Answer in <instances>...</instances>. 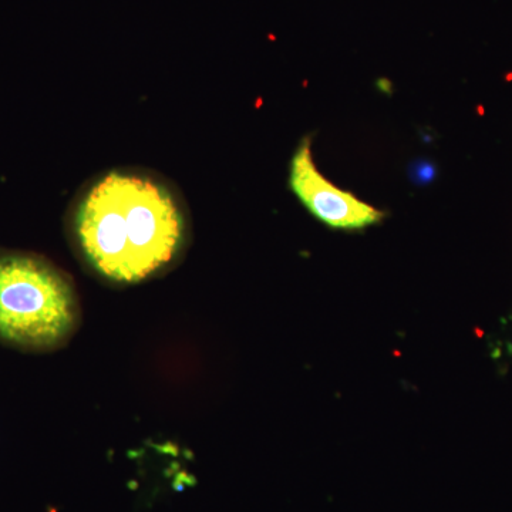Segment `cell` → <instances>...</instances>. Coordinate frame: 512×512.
<instances>
[{
  "mask_svg": "<svg viewBox=\"0 0 512 512\" xmlns=\"http://www.w3.org/2000/svg\"><path fill=\"white\" fill-rule=\"evenodd\" d=\"M74 252L92 274L136 285L180 264L191 238L190 215L173 184L150 171L99 174L67 215Z\"/></svg>",
  "mask_w": 512,
  "mask_h": 512,
  "instance_id": "1",
  "label": "cell"
},
{
  "mask_svg": "<svg viewBox=\"0 0 512 512\" xmlns=\"http://www.w3.org/2000/svg\"><path fill=\"white\" fill-rule=\"evenodd\" d=\"M80 323L70 276L43 256L0 252V342L25 352L66 345Z\"/></svg>",
  "mask_w": 512,
  "mask_h": 512,
  "instance_id": "2",
  "label": "cell"
},
{
  "mask_svg": "<svg viewBox=\"0 0 512 512\" xmlns=\"http://www.w3.org/2000/svg\"><path fill=\"white\" fill-rule=\"evenodd\" d=\"M289 188L313 218L338 231H363L380 224L384 212L336 187L316 167L312 137H305L289 165Z\"/></svg>",
  "mask_w": 512,
  "mask_h": 512,
  "instance_id": "3",
  "label": "cell"
}]
</instances>
